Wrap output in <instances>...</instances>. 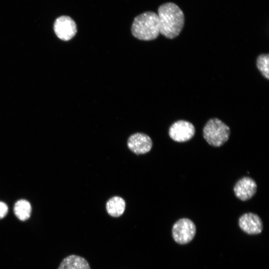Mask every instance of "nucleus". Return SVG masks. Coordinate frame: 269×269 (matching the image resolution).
Listing matches in <instances>:
<instances>
[{
    "instance_id": "f257e3e1",
    "label": "nucleus",
    "mask_w": 269,
    "mask_h": 269,
    "mask_svg": "<svg viewBox=\"0 0 269 269\" xmlns=\"http://www.w3.org/2000/svg\"><path fill=\"white\" fill-rule=\"evenodd\" d=\"M160 33L167 38L179 35L184 26V15L180 7L173 2L164 3L158 8Z\"/></svg>"
},
{
    "instance_id": "f03ea898",
    "label": "nucleus",
    "mask_w": 269,
    "mask_h": 269,
    "mask_svg": "<svg viewBox=\"0 0 269 269\" xmlns=\"http://www.w3.org/2000/svg\"><path fill=\"white\" fill-rule=\"evenodd\" d=\"M133 35L141 40H152L160 33L159 23L157 13L146 11L136 16L132 23Z\"/></svg>"
},
{
    "instance_id": "7ed1b4c3",
    "label": "nucleus",
    "mask_w": 269,
    "mask_h": 269,
    "mask_svg": "<svg viewBox=\"0 0 269 269\" xmlns=\"http://www.w3.org/2000/svg\"><path fill=\"white\" fill-rule=\"evenodd\" d=\"M230 134V128L217 118L209 120L203 130L204 139L214 147L223 145L228 140Z\"/></svg>"
},
{
    "instance_id": "20e7f679",
    "label": "nucleus",
    "mask_w": 269,
    "mask_h": 269,
    "mask_svg": "<svg viewBox=\"0 0 269 269\" xmlns=\"http://www.w3.org/2000/svg\"><path fill=\"white\" fill-rule=\"evenodd\" d=\"M196 231V226L193 221L188 218H182L173 225L172 234L176 243L184 245L189 243L194 238Z\"/></svg>"
},
{
    "instance_id": "39448f33",
    "label": "nucleus",
    "mask_w": 269,
    "mask_h": 269,
    "mask_svg": "<svg viewBox=\"0 0 269 269\" xmlns=\"http://www.w3.org/2000/svg\"><path fill=\"white\" fill-rule=\"evenodd\" d=\"M195 133L194 126L191 123L180 120L174 123L169 130V135L173 140L182 142L191 139Z\"/></svg>"
},
{
    "instance_id": "423d86ee",
    "label": "nucleus",
    "mask_w": 269,
    "mask_h": 269,
    "mask_svg": "<svg viewBox=\"0 0 269 269\" xmlns=\"http://www.w3.org/2000/svg\"><path fill=\"white\" fill-rule=\"evenodd\" d=\"M54 30L59 39L68 41L75 35L77 29L76 23L70 16L62 15L55 20Z\"/></svg>"
},
{
    "instance_id": "0eeeda50",
    "label": "nucleus",
    "mask_w": 269,
    "mask_h": 269,
    "mask_svg": "<svg viewBox=\"0 0 269 269\" xmlns=\"http://www.w3.org/2000/svg\"><path fill=\"white\" fill-rule=\"evenodd\" d=\"M257 185L255 181L250 177H244L239 179L234 187L236 196L242 201L250 199L256 194Z\"/></svg>"
},
{
    "instance_id": "6e6552de",
    "label": "nucleus",
    "mask_w": 269,
    "mask_h": 269,
    "mask_svg": "<svg viewBox=\"0 0 269 269\" xmlns=\"http://www.w3.org/2000/svg\"><path fill=\"white\" fill-rule=\"evenodd\" d=\"M127 145L130 150L136 154H144L151 149L152 141L147 135L143 133H135L128 138Z\"/></svg>"
},
{
    "instance_id": "1a4fd4ad",
    "label": "nucleus",
    "mask_w": 269,
    "mask_h": 269,
    "mask_svg": "<svg viewBox=\"0 0 269 269\" xmlns=\"http://www.w3.org/2000/svg\"><path fill=\"white\" fill-rule=\"evenodd\" d=\"M239 225L244 232L250 235L261 233L263 228L260 217L253 213H247L241 216L239 219Z\"/></svg>"
},
{
    "instance_id": "9d476101",
    "label": "nucleus",
    "mask_w": 269,
    "mask_h": 269,
    "mask_svg": "<svg viewBox=\"0 0 269 269\" xmlns=\"http://www.w3.org/2000/svg\"><path fill=\"white\" fill-rule=\"evenodd\" d=\"M58 269H91L88 262L77 255H70L64 258Z\"/></svg>"
},
{
    "instance_id": "9b49d317",
    "label": "nucleus",
    "mask_w": 269,
    "mask_h": 269,
    "mask_svg": "<svg viewBox=\"0 0 269 269\" xmlns=\"http://www.w3.org/2000/svg\"><path fill=\"white\" fill-rule=\"evenodd\" d=\"M126 202L124 199L119 196H114L107 202L106 210L108 213L114 217H118L124 212Z\"/></svg>"
},
{
    "instance_id": "f8f14e48",
    "label": "nucleus",
    "mask_w": 269,
    "mask_h": 269,
    "mask_svg": "<svg viewBox=\"0 0 269 269\" xmlns=\"http://www.w3.org/2000/svg\"><path fill=\"white\" fill-rule=\"evenodd\" d=\"M31 207L29 202L25 200L17 201L14 206V212L16 217L21 221L27 220L31 214Z\"/></svg>"
},
{
    "instance_id": "ddd939ff",
    "label": "nucleus",
    "mask_w": 269,
    "mask_h": 269,
    "mask_svg": "<svg viewBox=\"0 0 269 269\" xmlns=\"http://www.w3.org/2000/svg\"><path fill=\"white\" fill-rule=\"evenodd\" d=\"M257 66L263 76L269 79V55L263 54L258 56L257 59Z\"/></svg>"
},
{
    "instance_id": "4468645a",
    "label": "nucleus",
    "mask_w": 269,
    "mask_h": 269,
    "mask_svg": "<svg viewBox=\"0 0 269 269\" xmlns=\"http://www.w3.org/2000/svg\"><path fill=\"white\" fill-rule=\"evenodd\" d=\"M8 208L3 202H0V219L3 218L7 214Z\"/></svg>"
}]
</instances>
